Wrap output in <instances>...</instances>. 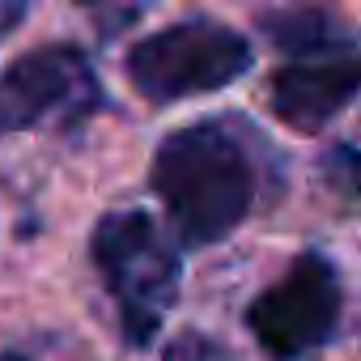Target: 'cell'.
Returning <instances> with one entry per match:
<instances>
[{"mask_svg":"<svg viewBox=\"0 0 361 361\" xmlns=\"http://www.w3.org/2000/svg\"><path fill=\"white\" fill-rule=\"evenodd\" d=\"M281 183V157L243 115H213L174 128L149 166V188L166 204L178 247L230 238Z\"/></svg>","mask_w":361,"mask_h":361,"instance_id":"cell-1","label":"cell"},{"mask_svg":"<svg viewBox=\"0 0 361 361\" xmlns=\"http://www.w3.org/2000/svg\"><path fill=\"white\" fill-rule=\"evenodd\" d=\"M90 255L98 264V276L106 285V293L119 306V323L128 331V340L136 348H145L174 298H178V281H183V259H178V247L166 238V230L140 213H106L90 238Z\"/></svg>","mask_w":361,"mask_h":361,"instance_id":"cell-2","label":"cell"},{"mask_svg":"<svg viewBox=\"0 0 361 361\" xmlns=\"http://www.w3.org/2000/svg\"><path fill=\"white\" fill-rule=\"evenodd\" d=\"M255 64V47L226 22L183 18L128 51V81L140 98L170 106L178 98H200L234 85Z\"/></svg>","mask_w":361,"mask_h":361,"instance_id":"cell-3","label":"cell"},{"mask_svg":"<svg viewBox=\"0 0 361 361\" xmlns=\"http://www.w3.org/2000/svg\"><path fill=\"white\" fill-rule=\"evenodd\" d=\"M344 314V285L327 255L306 251L289 264V272L268 285L247 306V327L259 348L276 361H298L336 340Z\"/></svg>","mask_w":361,"mask_h":361,"instance_id":"cell-4","label":"cell"},{"mask_svg":"<svg viewBox=\"0 0 361 361\" xmlns=\"http://www.w3.org/2000/svg\"><path fill=\"white\" fill-rule=\"evenodd\" d=\"M102 106V85L90 60L68 47H35L0 73V140L30 128H77Z\"/></svg>","mask_w":361,"mask_h":361,"instance_id":"cell-5","label":"cell"},{"mask_svg":"<svg viewBox=\"0 0 361 361\" xmlns=\"http://www.w3.org/2000/svg\"><path fill=\"white\" fill-rule=\"evenodd\" d=\"M357 85H361V60H357V47H348L327 56L281 60V68L272 73L268 98L281 123L314 136L348 111V102L357 98Z\"/></svg>","mask_w":361,"mask_h":361,"instance_id":"cell-6","label":"cell"},{"mask_svg":"<svg viewBox=\"0 0 361 361\" xmlns=\"http://www.w3.org/2000/svg\"><path fill=\"white\" fill-rule=\"evenodd\" d=\"M259 30L268 35V43L285 56H327V51H348L357 47V35L331 13V9H276L259 18Z\"/></svg>","mask_w":361,"mask_h":361,"instance_id":"cell-7","label":"cell"},{"mask_svg":"<svg viewBox=\"0 0 361 361\" xmlns=\"http://www.w3.org/2000/svg\"><path fill=\"white\" fill-rule=\"evenodd\" d=\"M166 361H234V357L204 331H178L166 344Z\"/></svg>","mask_w":361,"mask_h":361,"instance_id":"cell-8","label":"cell"},{"mask_svg":"<svg viewBox=\"0 0 361 361\" xmlns=\"http://www.w3.org/2000/svg\"><path fill=\"white\" fill-rule=\"evenodd\" d=\"M0 361H30V357H18V353H0Z\"/></svg>","mask_w":361,"mask_h":361,"instance_id":"cell-9","label":"cell"}]
</instances>
